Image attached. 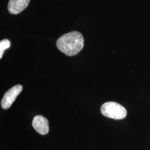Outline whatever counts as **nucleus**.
I'll return each instance as SVG.
<instances>
[{
  "mask_svg": "<svg viewBox=\"0 0 150 150\" xmlns=\"http://www.w3.org/2000/svg\"><path fill=\"white\" fill-rule=\"evenodd\" d=\"M11 46L10 41L7 39L1 40L0 42V59L2 57L4 51L6 49L9 48Z\"/></svg>",
  "mask_w": 150,
  "mask_h": 150,
  "instance_id": "nucleus-6",
  "label": "nucleus"
},
{
  "mask_svg": "<svg viewBox=\"0 0 150 150\" xmlns=\"http://www.w3.org/2000/svg\"><path fill=\"white\" fill-rule=\"evenodd\" d=\"M22 90V86L21 85H17L12 87L8 91H7L3 97L1 105L4 109H8L11 107L13 102Z\"/></svg>",
  "mask_w": 150,
  "mask_h": 150,
  "instance_id": "nucleus-3",
  "label": "nucleus"
},
{
  "mask_svg": "<svg viewBox=\"0 0 150 150\" xmlns=\"http://www.w3.org/2000/svg\"><path fill=\"white\" fill-rule=\"evenodd\" d=\"M32 126L40 134L45 135L49 132L48 121L41 115L36 116L33 118Z\"/></svg>",
  "mask_w": 150,
  "mask_h": 150,
  "instance_id": "nucleus-4",
  "label": "nucleus"
},
{
  "mask_svg": "<svg viewBox=\"0 0 150 150\" xmlns=\"http://www.w3.org/2000/svg\"><path fill=\"white\" fill-rule=\"evenodd\" d=\"M101 112L103 116L115 120H122L125 118L127 115V111L125 108L115 102L103 103L101 107Z\"/></svg>",
  "mask_w": 150,
  "mask_h": 150,
  "instance_id": "nucleus-2",
  "label": "nucleus"
},
{
  "mask_svg": "<svg viewBox=\"0 0 150 150\" xmlns=\"http://www.w3.org/2000/svg\"><path fill=\"white\" fill-rule=\"evenodd\" d=\"M84 40L81 33L77 31L66 33L57 40L56 46L61 52L72 56L79 53L83 47Z\"/></svg>",
  "mask_w": 150,
  "mask_h": 150,
  "instance_id": "nucleus-1",
  "label": "nucleus"
},
{
  "mask_svg": "<svg viewBox=\"0 0 150 150\" xmlns=\"http://www.w3.org/2000/svg\"><path fill=\"white\" fill-rule=\"evenodd\" d=\"M30 0H9L8 10L11 14H18L27 7Z\"/></svg>",
  "mask_w": 150,
  "mask_h": 150,
  "instance_id": "nucleus-5",
  "label": "nucleus"
}]
</instances>
